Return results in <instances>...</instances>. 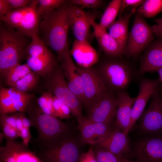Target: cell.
Masks as SVG:
<instances>
[{"mask_svg": "<svg viewBox=\"0 0 162 162\" xmlns=\"http://www.w3.org/2000/svg\"><path fill=\"white\" fill-rule=\"evenodd\" d=\"M27 111L31 126L36 128L38 132L37 137L32 141L36 151L50 149L74 134L70 124L45 113L38 105L30 103Z\"/></svg>", "mask_w": 162, "mask_h": 162, "instance_id": "cell-1", "label": "cell"}, {"mask_svg": "<svg viewBox=\"0 0 162 162\" xmlns=\"http://www.w3.org/2000/svg\"><path fill=\"white\" fill-rule=\"evenodd\" d=\"M69 5L68 1L58 9L41 16L39 26L40 39L46 46L56 52L60 62L68 44Z\"/></svg>", "mask_w": 162, "mask_h": 162, "instance_id": "cell-2", "label": "cell"}, {"mask_svg": "<svg viewBox=\"0 0 162 162\" xmlns=\"http://www.w3.org/2000/svg\"><path fill=\"white\" fill-rule=\"evenodd\" d=\"M28 37L4 23H1L0 72L2 76L4 77L8 70L20 64L27 56V49L31 43Z\"/></svg>", "mask_w": 162, "mask_h": 162, "instance_id": "cell-3", "label": "cell"}, {"mask_svg": "<svg viewBox=\"0 0 162 162\" xmlns=\"http://www.w3.org/2000/svg\"><path fill=\"white\" fill-rule=\"evenodd\" d=\"M108 56L100 66L98 74L111 91H126L130 84L138 78V70L122 56Z\"/></svg>", "mask_w": 162, "mask_h": 162, "instance_id": "cell-4", "label": "cell"}, {"mask_svg": "<svg viewBox=\"0 0 162 162\" xmlns=\"http://www.w3.org/2000/svg\"><path fill=\"white\" fill-rule=\"evenodd\" d=\"M45 78L44 86L47 91L67 105L76 118L83 116L82 104L69 87L62 66L57 65Z\"/></svg>", "mask_w": 162, "mask_h": 162, "instance_id": "cell-5", "label": "cell"}, {"mask_svg": "<svg viewBox=\"0 0 162 162\" xmlns=\"http://www.w3.org/2000/svg\"><path fill=\"white\" fill-rule=\"evenodd\" d=\"M38 0H31L27 6L0 16V20L10 28L31 38L38 34L40 16L38 12Z\"/></svg>", "mask_w": 162, "mask_h": 162, "instance_id": "cell-6", "label": "cell"}, {"mask_svg": "<svg viewBox=\"0 0 162 162\" xmlns=\"http://www.w3.org/2000/svg\"><path fill=\"white\" fill-rule=\"evenodd\" d=\"M82 144L73 134L50 149L35 152L43 162H79Z\"/></svg>", "mask_w": 162, "mask_h": 162, "instance_id": "cell-7", "label": "cell"}, {"mask_svg": "<svg viewBox=\"0 0 162 162\" xmlns=\"http://www.w3.org/2000/svg\"><path fill=\"white\" fill-rule=\"evenodd\" d=\"M151 28L141 16L136 14L128 36L124 55L136 58L154 40Z\"/></svg>", "mask_w": 162, "mask_h": 162, "instance_id": "cell-8", "label": "cell"}, {"mask_svg": "<svg viewBox=\"0 0 162 162\" xmlns=\"http://www.w3.org/2000/svg\"><path fill=\"white\" fill-rule=\"evenodd\" d=\"M77 69L83 81V105L86 107L115 92L107 88L98 72L92 68H86L78 66Z\"/></svg>", "mask_w": 162, "mask_h": 162, "instance_id": "cell-9", "label": "cell"}, {"mask_svg": "<svg viewBox=\"0 0 162 162\" xmlns=\"http://www.w3.org/2000/svg\"><path fill=\"white\" fill-rule=\"evenodd\" d=\"M149 106L140 117L142 132L162 136V86L153 94Z\"/></svg>", "mask_w": 162, "mask_h": 162, "instance_id": "cell-10", "label": "cell"}, {"mask_svg": "<svg viewBox=\"0 0 162 162\" xmlns=\"http://www.w3.org/2000/svg\"><path fill=\"white\" fill-rule=\"evenodd\" d=\"M138 79L139 86L138 94L132 109L129 125L124 132L127 136L143 112L148 101L154 93L162 86L159 78L153 80L142 76Z\"/></svg>", "mask_w": 162, "mask_h": 162, "instance_id": "cell-11", "label": "cell"}, {"mask_svg": "<svg viewBox=\"0 0 162 162\" xmlns=\"http://www.w3.org/2000/svg\"><path fill=\"white\" fill-rule=\"evenodd\" d=\"M117 105V95L114 92L87 107L86 118L95 122L114 127Z\"/></svg>", "mask_w": 162, "mask_h": 162, "instance_id": "cell-12", "label": "cell"}, {"mask_svg": "<svg viewBox=\"0 0 162 162\" xmlns=\"http://www.w3.org/2000/svg\"><path fill=\"white\" fill-rule=\"evenodd\" d=\"M136 162H162V136L143 137L134 144Z\"/></svg>", "mask_w": 162, "mask_h": 162, "instance_id": "cell-13", "label": "cell"}, {"mask_svg": "<svg viewBox=\"0 0 162 162\" xmlns=\"http://www.w3.org/2000/svg\"><path fill=\"white\" fill-rule=\"evenodd\" d=\"M5 140V146L0 147V162H43L23 142Z\"/></svg>", "mask_w": 162, "mask_h": 162, "instance_id": "cell-14", "label": "cell"}, {"mask_svg": "<svg viewBox=\"0 0 162 162\" xmlns=\"http://www.w3.org/2000/svg\"><path fill=\"white\" fill-rule=\"evenodd\" d=\"M30 99L28 94L14 88L1 87L0 89V113L8 114L26 111Z\"/></svg>", "mask_w": 162, "mask_h": 162, "instance_id": "cell-15", "label": "cell"}, {"mask_svg": "<svg viewBox=\"0 0 162 162\" xmlns=\"http://www.w3.org/2000/svg\"><path fill=\"white\" fill-rule=\"evenodd\" d=\"M80 139L83 144H98L115 127L91 120L83 116L76 118Z\"/></svg>", "mask_w": 162, "mask_h": 162, "instance_id": "cell-16", "label": "cell"}, {"mask_svg": "<svg viewBox=\"0 0 162 162\" xmlns=\"http://www.w3.org/2000/svg\"><path fill=\"white\" fill-rule=\"evenodd\" d=\"M61 62L63 74L69 87L83 105L84 101L83 81L78 71L77 66L72 59L68 44L64 51Z\"/></svg>", "mask_w": 162, "mask_h": 162, "instance_id": "cell-17", "label": "cell"}, {"mask_svg": "<svg viewBox=\"0 0 162 162\" xmlns=\"http://www.w3.org/2000/svg\"><path fill=\"white\" fill-rule=\"evenodd\" d=\"M162 68V37L151 43L141 56L138 79L146 72H154Z\"/></svg>", "mask_w": 162, "mask_h": 162, "instance_id": "cell-18", "label": "cell"}, {"mask_svg": "<svg viewBox=\"0 0 162 162\" xmlns=\"http://www.w3.org/2000/svg\"><path fill=\"white\" fill-rule=\"evenodd\" d=\"M68 17L70 26L75 39L88 41L91 25L88 14L79 6L69 4Z\"/></svg>", "mask_w": 162, "mask_h": 162, "instance_id": "cell-19", "label": "cell"}, {"mask_svg": "<svg viewBox=\"0 0 162 162\" xmlns=\"http://www.w3.org/2000/svg\"><path fill=\"white\" fill-rule=\"evenodd\" d=\"M116 94L117 105L114 126L124 132L129 125L131 110L136 97H131L126 91H117Z\"/></svg>", "mask_w": 162, "mask_h": 162, "instance_id": "cell-20", "label": "cell"}, {"mask_svg": "<svg viewBox=\"0 0 162 162\" xmlns=\"http://www.w3.org/2000/svg\"><path fill=\"white\" fill-rule=\"evenodd\" d=\"M95 145L116 155H123L131 152L128 136L116 128Z\"/></svg>", "mask_w": 162, "mask_h": 162, "instance_id": "cell-21", "label": "cell"}, {"mask_svg": "<svg viewBox=\"0 0 162 162\" xmlns=\"http://www.w3.org/2000/svg\"><path fill=\"white\" fill-rule=\"evenodd\" d=\"M70 52L78 66L83 68H91L99 60L97 52L88 41L75 39Z\"/></svg>", "mask_w": 162, "mask_h": 162, "instance_id": "cell-22", "label": "cell"}, {"mask_svg": "<svg viewBox=\"0 0 162 162\" xmlns=\"http://www.w3.org/2000/svg\"><path fill=\"white\" fill-rule=\"evenodd\" d=\"M88 20L94 31V34L103 51L108 56H122L124 55L116 40L106 29L97 24L93 17L88 14Z\"/></svg>", "mask_w": 162, "mask_h": 162, "instance_id": "cell-23", "label": "cell"}, {"mask_svg": "<svg viewBox=\"0 0 162 162\" xmlns=\"http://www.w3.org/2000/svg\"><path fill=\"white\" fill-rule=\"evenodd\" d=\"M135 10L133 9L127 14L119 17L117 20L114 21L108 28V33L116 41L124 55L128 37L129 19Z\"/></svg>", "mask_w": 162, "mask_h": 162, "instance_id": "cell-24", "label": "cell"}, {"mask_svg": "<svg viewBox=\"0 0 162 162\" xmlns=\"http://www.w3.org/2000/svg\"><path fill=\"white\" fill-rule=\"evenodd\" d=\"M26 64L38 76L44 77L57 65L56 59L52 52L40 56L27 57Z\"/></svg>", "mask_w": 162, "mask_h": 162, "instance_id": "cell-25", "label": "cell"}, {"mask_svg": "<svg viewBox=\"0 0 162 162\" xmlns=\"http://www.w3.org/2000/svg\"><path fill=\"white\" fill-rule=\"evenodd\" d=\"M121 0H113L106 8L99 23L101 27L106 29L114 22L118 14Z\"/></svg>", "mask_w": 162, "mask_h": 162, "instance_id": "cell-26", "label": "cell"}, {"mask_svg": "<svg viewBox=\"0 0 162 162\" xmlns=\"http://www.w3.org/2000/svg\"><path fill=\"white\" fill-rule=\"evenodd\" d=\"M162 11V0H146L140 5L137 14L143 17L156 16Z\"/></svg>", "mask_w": 162, "mask_h": 162, "instance_id": "cell-27", "label": "cell"}, {"mask_svg": "<svg viewBox=\"0 0 162 162\" xmlns=\"http://www.w3.org/2000/svg\"><path fill=\"white\" fill-rule=\"evenodd\" d=\"M31 38L32 41L27 49V57L40 56L47 55L52 52L39 37L38 34H33L31 36Z\"/></svg>", "mask_w": 162, "mask_h": 162, "instance_id": "cell-28", "label": "cell"}, {"mask_svg": "<svg viewBox=\"0 0 162 162\" xmlns=\"http://www.w3.org/2000/svg\"><path fill=\"white\" fill-rule=\"evenodd\" d=\"M31 71L26 64H17L6 73L4 76L5 82L10 86L22 78Z\"/></svg>", "mask_w": 162, "mask_h": 162, "instance_id": "cell-29", "label": "cell"}, {"mask_svg": "<svg viewBox=\"0 0 162 162\" xmlns=\"http://www.w3.org/2000/svg\"><path fill=\"white\" fill-rule=\"evenodd\" d=\"M38 78V76L32 70L22 78L10 86L20 92L26 93L35 87L37 84Z\"/></svg>", "mask_w": 162, "mask_h": 162, "instance_id": "cell-30", "label": "cell"}, {"mask_svg": "<svg viewBox=\"0 0 162 162\" xmlns=\"http://www.w3.org/2000/svg\"><path fill=\"white\" fill-rule=\"evenodd\" d=\"M53 96L47 91L43 92L38 100V105L45 113L57 118L53 105Z\"/></svg>", "mask_w": 162, "mask_h": 162, "instance_id": "cell-31", "label": "cell"}, {"mask_svg": "<svg viewBox=\"0 0 162 162\" xmlns=\"http://www.w3.org/2000/svg\"><path fill=\"white\" fill-rule=\"evenodd\" d=\"M67 2L64 0H38V12L40 16L60 8Z\"/></svg>", "mask_w": 162, "mask_h": 162, "instance_id": "cell-32", "label": "cell"}, {"mask_svg": "<svg viewBox=\"0 0 162 162\" xmlns=\"http://www.w3.org/2000/svg\"><path fill=\"white\" fill-rule=\"evenodd\" d=\"M53 105L57 117L68 120L71 118V112L68 106L55 96H53Z\"/></svg>", "mask_w": 162, "mask_h": 162, "instance_id": "cell-33", "label": "cell"}, {"mask_svg": "<svg viewBox=\"0 0 162 162\" xmlns=\"http://www.w3.org/2000/svg\"><path fill=\"white\" fill-rule=\"evenodd\" d=\"M93 148L98 162H120L118 155H116L103 148L94 145Z\"/></svg>", "mask_w": 162, "mask_h": 162, "instance_id": "cell-34", "label": "cell"}, {"mask_svg": "<svg viewBox=\"0 0 162 162\" xmlns=\"http://www.w3.org/2000/svg\"><path fill=\"white\" fill-rule=\"evenodd\" d=\"M103 2L102 1L100 0H72L68 1L69 4L80 6L82 8H97L102 5Z\"/></svg>", "mask_w": 162, "mask_h": 162, "instance_id": "cell-35", "label": "cell"}, {"mask_svg": "<svg viewBox=\"0 0 162 162\" xmlns=\"http://www.w3.org/2000/svg\"><path fill=\"white\" fill-rule=\"evenodd\" d=\"M0 126L5 138L12 140H15L20 136L19 131L9 124L0 121Z\"/></svg>", "mask_w": 162, "mask_h": 162, "instance_id": "cell-36", "label": "cell"}, {"mask_svg": "<svg viewBox=\"0 0 162 162\" xmlns=\"http://www.w3.org/2000/svg\"><path fill=\"white\" fill-rule=\"evenodd\" d=\"M143 0H121L118 15L119 17L122 15L125 9L128 7L136 8L144 2Z\"/></svg>", "mask_w": 162, "mask_h": 162, "instance_id": "cell-37", "label": "cell"}, {"mask_svg": "<svg viewBox=\"0 0 162 162\" xmlns=\"http://www.w3.org/2000/svg\"><path fill=\"white\" fill-rule=\"evenodd\" d=\"M79 162H98L92 146L87 152L81 154Z\"/></svg>", "mask_w": 162, "mask_h": 162, "instance_id": "cell-38", "label": "cell"}, {"mask_svg": "<svg viewBox=\"0 0 162 162\" xmlns=\"http://www.w3.org/2000/svg\"><path fill=\"white\" fill-rule=\"evenodd\" d=\"M14 10L25 7L30 3L29 0H7Z\"/></svg>", "mask_w": 162, "mask_h": 162, "instance_id": "cell-39", "label": "cell"}, {"mask_svg": "<svg viewBox=\"0 0 162 162\" xmlns=\"http://www.w3.org/2000/svg\"><path fill=\"white\" fill-rule=\"evenodd\" d=\"M13 10L7 0H0V16L9 14Z\"/></svg>", "mask_w": 162, "mask_h": 162, "instance_id": "cell-40", "label": "cell"}, {"mask_svg": "<svg viewBox=\"0 0 162 162\" xmlns=\"http://www.w3.org/2000/svg\"><path fill=\"white\" fill-rule=\"evenodd\" d=\"M154 21L157 24L151 27L153 33L158 38L162 37V17L157 18Z\"/></svg>", "mask_w": 162, "mask_h": 162, "instance_id": "cell-41", "label": "cell"}, {"mask_svg": "<svg viewBox=\"0 0 162 162\" xmlns=\"http://www.w3.org/2000/svg\"><path fill=\"white\" fill-rule=\"evenodd\" d=\"M20 137L22 140V142L28 146L29 142L31 138L29 129L23 127L20 131Z\"/></svg>", "mask_w": 162, "mask_h": 162, "instance_id": "cell-42", "label": "cell"}, {"mask_svg": "<svg viewBox=\"0 0 162 162\" xmlns=\"http://www.w3.org/2000/svg\"><path fill=\"white\" fill-rule=\"evenodd\" d=\"M22 121L23 126L28 129H29L32 126L31 124L29 119L23 113L22 114Z\"/></svg>", "mask_w": 162, "mask_h": 162, "instance_id": "cell-43", "label": "cell"}, {"mask_svg": "<svg viewBox=\"0 0 162 162\" xmlns=\"http://www.w3.org/2000/svg\"><path fill=\"white\" fill-rule=\"evenodd\" d=\"M118 156L119 158L120 162H135L127 159L122 155H118Z\"/></svg>", "mask_w": 162, "mask_h": 162, "instance_id": "cell-44", "label": "cell"}, {"mask_svg": "<svg viewBox=\"0 0 162 162\" xmlns=\"http://www.w3.org/2000/svg\"><path fill=\"white\" fill-rule=\"evenodd\" d=\"M156 72H157L159 74V78L162 86V68L157 70Z\"/></svg>", "mask_w": 162, "mask_h": 162, "instance_id": "cell-45", "label": "cell"}, {"mask_svg": "<svg viewBox=\"0 0 162 162\" xmlns=\"http://www.w3.org/2000/svg\"><path fill=\"white\" fill-rule=\"evenodd\" d=\"M0 143L2 142L3 138L5 137L4 134L2 133H0Z\"/></svg>", "mask_w": 162, "mask_h": 162, "instance_id": "cell-46", "label": "cell"}]
</instances>
